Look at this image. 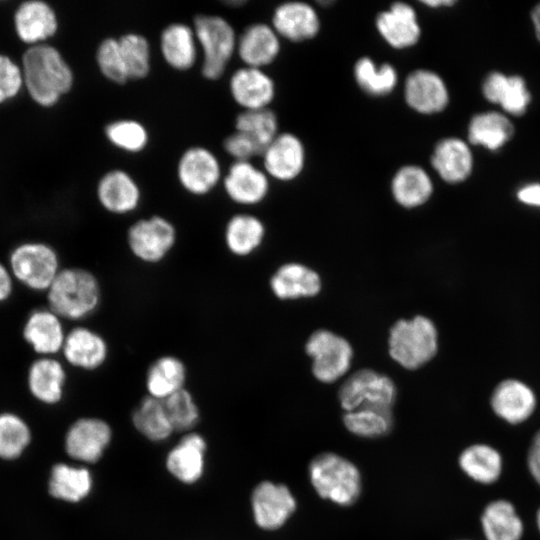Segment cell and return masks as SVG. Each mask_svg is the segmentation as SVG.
Instances as JSON below:
<instances>
[{
	"mask_svg": "<svg viewBox=\"0 0 540 540\" xmlns=\"http://www.w3.org/2000/svg\"><path fill=\"white\" fill-rule=\"evenodd\" d=\"M251 506L255 523L265 530L282 527L296 510V500L287 486L270 481L253 490Z\"/></svg>",
	"mask_w": 540,
	"mask_h": 540,
	"instance_id": "4fadbf2b",
	"label": "cell"
},
{
	"mask_svg": "<svg viewBox=\"0 0 540 540\" xmlns=\"http://www.w3.org/2000/svg\"><path fill=\"white\" fill-rule=\"evenodd\" d=\"M343 423L352 434L363 438H377L390 432L393 413L390 408L362 406L345 412Z\"/></svg>",
	"mask_w": 540,
	"mask_h": 540,
	"instance_id": "ab89813d",
	"label": "cell"
},
{
	"mask_svg": "<svg viewBox=\"0 0 540 540\" xmlns=\"http://www.w3.org/2000/svg\"><path fill=\"white\" fill-rule=\"evenodd\" d=\"M459 466L474 481L492 484L499 479L503 462L499 451L492 446L473 444L461 452Z\"/></svg>",
	"mask_w": 540,
	"mask_h": 540,
	"instance_id": "8d00e7d4",
	"label": "cell"
},
{
	"mask_svg": "<svg viewBox=\"0 0 540 540\" xmlns=\"http://www.w3.org/2000/svg\"><path fill=\"white\" fill-rule=\"evenodd\" d=\"M21 71L31 98L44 107L55 105L74 82L73 71L62 54L45 43L28 48Z\"/></svg>",
	"mask_w": 540,
	"mask_h": 540,
	"instance_id": "6da1fadb",
	"label": "cell"
},
{
	"mask_svg": "<svg viewBox=\"0 0 540 540\" xmlns=\"http://www.w3.org/2000/svg\"><path fill=\"white\" fill-rule=\"evenodd\" d=\"M511 118L502 111L488 110L474 114L467 126V141L472 146L496 152L514 137Z\"/></svg>",
	"mask_w": 540,
	"mask_h": 540,
	"instance_id": "4316f807",
	"label": "cell"
},
{
	"mask_svg": "<svg viewBox=\"0 0 540 540\" xmlns=\"http://www.w3.org/2000/svg\"><path fill=\"white\" fill-rule=\"evenodd\" d=\"M261 156L263 170L269 178L281 182H290L298 178L306 163L303 142L290 132L279 133Z\"/></svg>",
	"mask_w": 540,
	"mask_h": 540,
	"instance_id": "2e32d148",
	"label": "cell"
},
{
	"mask_svg": "<svg viewBox=\"0 0 540 540\" xmlns=\"http://www.w3.org/2000/svg\"><path fill=\"white\" fill-rule=\"evenodd\" d=\"M174 431H188L199 421V407L192 393L184 388L163 401Z\"/></svg>",
	"mask_w": 540,
	"mask_h": 540,
	"instance_id": "f6af8a7d",
	"label": "cell"
},
{
	"mask_svg": "<svg viewBox=\"0 0 540 540\" xmlns=\"http://www.w3.org/2000/svg\"><path fill=\"white\" fill-rule=\"evenodd\" d=\"M14 277L9 269L0 262V303L8 300L13 292Z\"/></svg>",
	"mask_w": 540,
	"mask_h": 540,
	"instance_id": "f907efd6",
	"label": "cell"
},
{
	"mask_svg": "<svg viewBox=\"0 0 540 540\" xmlns=\"http://www.w3.org/2000/svg\"><path fill=\"white\" fill-rule=\"evenodd\" d=\"M105 135L113 146L129 153L142 151L149 141L146 127L133 119H120L109 123L105 127Z\"/></svg>",
	"mask_w": 540,
	"mask_h": 540,
	"instance_id": "7bdbcfd3",
	"label": "cell"
},
{
	"mask_svg": "<svg viewBox=\"0 0 540 540\" xmlns=\"http://www.w3.org/2000/svg\"><path fill=\"white\" fill-rule=\"evenodd\" d=\"M223 147L235 161H250L255 156H261L254 142L236 130L225 138Z\"/></svg>",
	"mask_w": 540,
	"mask_h": 540,
	"instance_id": "c3c4849f",
	"label": "cell"
},
{
	"mask_svg": "<svg viewBox=\"0 0 540 540\" xmlns=\"http://www.w3.org/2000/svg\"><path fill=\"white\" fill-rule=\"evenodd\" d=\"M404 99L413 111L434 115L447 108L450 94L444 79L437 72L420 68L406 77Z\"/></svg>",
	"mask_w": 540,
	"mask_h": 540,
	"instance_id": "7c38bea8",
	"label": "cell"
},
{
	"mask_svg": "<svg viewBox=\"0 0 540 540\" xmlns=\"http://www.w3.org/2000/svg\"><path fill=\"white\" fill-rule=\"evenodd\" d=\"M390 189L396 203L401 207L413 209L429 201L434 192V183L423 167L408 164L395 172Z\"/></svg>",
	"mask_w": 540,
	"mask_h": 540,
	"instance_id": "d6a6232c",
	"label": "cell"
},
{
	"mask_svg": "<svg viewBox=\"0 0 540 540\" xmlns=\"http://www.w3.org/2000/svg\"><path fill=\"white\" fill-rule=\"evenodd\" d=\"M47 307L64 321L82 322L100 308L103 289L96 274L84 267H63L46 292Z\"/></svg>",
	"mask_w": 540,
	"mask_h": 540,
	"instance_id": "7a4b0ae2",
	"label": "cell"
},
{
	"mask_svg": "<svg viewBox=\"0 0 540 540\" xmlns=\"http://www.w3.org/2000/svg\"><path fill=\"white\" fill-rule=\"evenodd\" d=\"M527 465L530 474L540 486V451L529 449Z\"/></svg>",
	"mask_w": 540,
	"mask_h": 540,
	"instance_id": "816d5d0a",
	"label": "cell"
},
{
	"mask_svg": "<svg viewBox=\"0 0 540 540\" xmlns=\"http://www.w3.org/2000/svg\"><path fill=\"white\" fill-rule=\"evenodd\" d=\"M353 75L359 88L373 97L391 94L398 83V72L393 65L387 62L377 65L366 56L355 62Z\"/></svg>",
	"mask_w": 540,
	"mask_h": 540,
	"instance_id": "74e56055",
	"label": "cell"
},
{
	"mask_svg": "<svg viewBox=\"0 0 540 540\" xmlns=\"http://www.w3.org/2000/svg\"><path fill=\"white\" fill-rule=\"evenodd\" d=\"M280 40L271 24L253 23L238 36L236 54L244 66L263 69L277 59Z\"/></svg>",
	"mask_w": 540,
	"mask_h": 540,
	"instance_id": "cb8c5ba5",
	"label": "cell"
},
{
	"mask_svg": "<svg viewBox=\"0 0 540 540\" xmlns=\"http://www.w3.org/2000/svg\"><path fill=\"white\" fill-rule=\"evenodd\" d=\"M130 80L145 78L151 68V48L146 37L130 32L118 38Z\"/></svg>",
	"mask_w": 540,
	"mask_h": 540,
	"instance_id": "b9f144b4",
	"label": "cell"
},
{
	"mask_svg": "<svg viewBox=\"0 0 540 540\" xmlns=\"http://www.w3.org/2000/svg\"><path fill=\"white\" fill-rule=\"evenodd\" d=\"M491 406L497 416L510 424L527 420L536 406L533 391L518 380H504L494 389Z\"/></svg>",
	"mask_w": 540,
	"mask_h": 540,
	"instance_id": "f546056e",
	"label": "cell"
},
{
	"mask_svg": "<svg viewBox=\"0 0 540 540\" xmlns=\"http://www.w3.org/2000/svg\"><path fill=\"white\" fill-rule=\"evenodd\" d=\"M111 438L112 430L105 420L82 417L69 427L65 437V449L75 460L95 463L102 457Z\"/></svg>",
	"mask_w": 540,
	"mask_h": 540,
	"instance_id": "9a60e30c",
	"label": "cell"
},
{
	"mask_svg": "<svg viewBox=\"0 0 540 540\" xmlns=\"http://www.w3.org/2000/svg\"><path fill=\"white\" fill-rule=\"evenodd\" d=\"M198 42L193 26L171 23L160 35V52L173 69L186 71L192 68L198 56Z\"/></svg>",
	"mask_w": 540,
	"mask_h": 540,
	"instance_id": "1f68e13d",
	"label": "cell"
},
{
	"mask_svg": "<svg viewBox=\"0 0 540 540\" xmlns=\"http://www.w3.org/2000/svg\"><path fill=\"white\" fill-rule=\"evenodd\" d=\"M309 478L318 495L340 506H350L359 498L362 488L358 468L349 460L332 452L312 459Z\"/></svg>",
	"mask_w": 540,
	"mask_h": 540,
	"instance_id": "277c9868",
	"label": "cell"
},
{
	"mask_svg": "<svg viewBox=\"0 0 540 540\" xmlns=\"http://www.w3.org/2000/svg\"><path fill=\"white\" fill-rule=\"evenodd\" d=\"M66 364L57 357L43 356L29 366L27 384L33 397L47 405L59 403L67 384Z\"/></svg>",
	"mask_w": 540,
	"mask_h": 540,
	"instance_id": "d4e9b609",
	"label": "cell"
},
{
	"mask_svg": "<svg viewBox=\"0 0 540 540\" xmlns=\"http://www.w3.org/2000/svg\"><path fill=\"white\" fill-rule=\"evenodd\" d=\"M144 376L147 395L164 401L186 388L188 368L179 356L162 354L150 362Z\"/></svg>",
	"mask_w": 540,
	"mask_h": 540,
	"instance_id": "484cf974",
	"label": "cell"
},
{
	"mask_svg": "<svg viewBox=\"0 0 540 540\" xmlns=\"http://www.w3.org/2000/svg\"><path fill=\"white\" fill-rule=\"evenodd\" d=\"M92 487V475L85 467L58 463L51 470L48 488L54 498L77 503L90 494Z\"/></svg>",
	"mask_w": 540,
	"mask_h": 540,
	"instance_id": "d590c367",
	"label": "cell"
},
{
	"mask_svg": "<svg viewBox=\"0 0 540 540\" xmlns=\"http://www.w3.org/2000/svg\"><path fill=\"white\" fill-rule=\"evenodd\" d=\"M483 98L509 117L523 116L531 105L532 95L526 80L518 74L491 71L481 84Z\"/></svg>",
	"mask_w": 540,
	"mask_h": 540,
	"instance_id": "5bb4252c",
	"label": "cell"
},
{
	"mask_svg": "<svg viewBox=\"0 0 540 540\" xmlns=\"http://www.w3.org/2000/svg\"><path fill=\"white\" fill-rule=\"evenodd\" d=\"M229 91L243 110H256L269 108L276 94V86L263 69L243 66L231 75Z\"/></svg>",
	"mask_w": 540,
	"mask_h": 540,
	"instance_id": "7402d4cb",
	"label": "cell"
},
{
	"mask_svg": "<svg viewBox=\"0 0 540 540\" xmlns=\"http://www.w3.org/2000/svg\"><path fill=\"white\" fill-rule=\"evenodd\" d=\"M530 449L540 451V430H538L534 435Z\"/></svg>",
	"mask_w": 540,
	"mask_h": 540,
	"instance_id": "11a10c76",
	"label": "cell"
},
{
	"mask_svg": "<svg viewBox=\"0 0 540 540\" xmlns=\"http://www.w3.org/2000/svg\"><path fill=\"white\" fill-rule=\"evenodd\" d=\"M14 23L18 37L32 46L43 44L58 30V19L53 8L37 0L23 2L15 13Z\"/></svg>",
	"mask_w": 540,
	"mask_h": 540,
	"instance_id": "83f0119b",
	"label": "cell"
},
{
	"mask_svg": "<svg viewBox=\"0 0 540 540\" xmlns=\"http://www.w3.org/2000/svg\"><path fill=\"white\" fill-rule=\"evenodd\" d=\"M206 441L198 433H187L167 455L166 467L185 484L197 482L204 473Z\"/></svg>",
	"mask_w": 540,
	"mask_h": 540,
	"instance_id": "f1b7e54d",
	"label": "cell"
},
{
	"mask_svg": "<svg viewBox=\"0 0 540 540\" xmlns=\"http://www.w3.org/2000/svg\"><path fill=\"white\" fill-rule=\"evenodd\" d=\"M198 46L202 51V75L219 79L236 54L238 36L233 26L218 15H198L193 22Z\"/></svg>",
	"mask_w": 540,
	"mask_h": 540,
	"instance_id": "5b68a950",
	"label": "cell"
},
{
	"mask_svg": "<svg viewBox=\"0 0 540 540\" xmlns=\"http://www.w3.org/2000/svg\"><path fill=\"white\" fill-rule=\"evenodd\" d=\"M177 178L185 191L195 196H204L213 191L223 179L221 164L208 148L193 146L180 156Z\"/></svg>",
	"mask_w": 540,
	"mask_h": 540,
	"instance_id": "8fae6325",
	"label": "cell"
},
{
	"mask_svg": "<svg viewBox=\"0 0 540 540\" xmlns=\"http://www.w3.org/2000/svg\"><path fill=\"white\" fill-rule=\"evenodd\" d=\"M381 38L394 49H407L421 38V26L415 9L408 3L395 2L380 12L375 20Z\"/></svg>",
	"mask_w": 540,
	"mask_h": 540,
	"instance_id": "ffe728a7",
	"label": "cell"
},
{
	"mask_svg": "<svg viewBox=\"0 0 540 540\" xmlns=\"http://www.w3.org/2000/svg\"><path fill=\"white\" fill-rule=\"evenodd\" d=\"M421 3L431 9H438L441 7H452L453 5L456 4V1L455 0H425V1H421Z\"/></svg>",
	"mask_w": 540,
	"mask_h": 540,
	"instance_id": "db71d44e",
	"label": "cell"
},
{
	"mask_svg": "<svg viewBox=\"0 0 540 540\" xmlns=\"http://www.w3.org/2000/svg\"><path fill=\"white\" fill-rule=\"evenodd\" d=\"M134 427L147 439L163 441L174 432L162 400L146 395L132 413Z\"/></svg>",
	"mask_w": 540,
	"mask_h": 540,
	"instance_id": "f35d334b",
	"label": "cell"
},
{
	"mask_svg": "<svg viewBox=\"0 0 540 540\" xmlns=\"http://www.w3.org/2000/svg\"><path fill=\"white\" fill-rule=\"evenodd\" d=\"M530 19L535 37L540 43V2L531 9Z\"/></svg>",
	"mask_w": 540,
	"mask_h": 540,
	"instance_id": "f5cc1de1",
	"label": "cell"
},
{
	"mask_svg": "<svg viewBox=\"0 0 540 540\" xmlns=\"http://www.w3.org/2000/svg\"><path fill=\"white\" fill-rule=\"evenodd\" d=\"M270 288L281 300L316 296L322 288L319 274L300 263L281 265L270 278Z\"/></svg>",
	"mask_w": 540,
	"mask_h": 540,
	"instance_id": "4dcf8cb0",
	"label": "cell"
},
{
	"mask_svg": "<svg viewBox=\"0 0 540 540\" xmlns=\"http://www.w3.org/2000/svg\"><path fill=\"white\" fill-rule=\"evenodd\" d=\"M481 526L486 540H520L524 526L514 505L508 500L498 499L484 508Z\"/></svg>",
	"mask_w": 540,
	"mask_h": 540,
	"instance_id": "e575fe53",
	"label": "cell"
},
{
	"mask_svg": "<svg viewBox=\"0 0 540 540\" xmlns=\"http://www.w3.org/2000/svg\"><path fill=\"white\" fill-rule=\"evenodd\" d=\"M62 268L56 249L44 242L19 244L9 255L14 280L36 292L46 293Z\"/></svg>",
	"mask_w": 540,
	"mask_h": 540,
	"instance_id": "8992f818",
	"label": "cell"
},
{
	"mask_svg": "<svg viewBox=\"0 0 540 540\" xmlns=\"http://www.w3.org/2000/svg\"><path fill=\"white\" fill-rule=\"evenodd\" d=\"M66 334L64 320L49 307L32 311L22 330L24 340L39 357L60 354Z\"/></svg>",
	"mask_w": 540,
	"mask_h": 540,
	"instance_id": "d6986e66",
	"label": "cell"
},
{
	"mask_svg": "<svg viewBox=\"0 0 540 540\" xmlns=\"http://www.w3.org/2000/svg\"><path fill=\"white\" fill-rule=\"evenodd\" d=\"M265 232V226L258 217L249 213H237L226 222L223 240L231 255L247 257L262 245Z\"/></svg>",
	"mask_w": 540,
	"mask_h": 540,
	"instance_id": "836d02e7",
	"label": "cell"
},
{
	"mask_svg": "<svg viewBox=\"0 0 540 540\" xmlns=\"http://www.w3.org/2000/svg\"><path fill=\"white\" fill-rule=\"evenodd\" d=\"M271 26L280 38L290 42H303L317 36L321 22L317 10L312 5L292 1L275 8Z\"/></svg>",
	"mask_w": 540,
	"mask_h": 540,
	"instance_id": "603a6c76",
	"label": "cell"
},
{
	"mask_svg": "<svg viewBox=\"0 0 540 540\" xmlns=\"http://www.w3.org/2000/svg\"><path fill=\"white\" fill-rule=\"evenodd\" d=\"M235 130L249 137L262 155L279 134L278 119L270 108L243 110L236 117Z\"/></svg>",
	"mask_w": 540,
	"mask_h": 540,
	"instance_id": "60d3db41",
	"label": "cell"
},
{
	"mask_svg": "<svg viewBox=\"0 0 540 540\" xmlns=\"http://www.w3.org/2000/svg\"><path fill=\"white\" fill-rule=\"evenodd\" d=\"M30 441V430L21 417L13 413L0 414V457L14 459L21 455Z\"/></svg>",
	"mask_w": 540,
	"mask_h": 540,
	"instance_id": "ee69618b",
	"label": "cell"
},
{
	"mask_svg": "<svg viewBox=\"0 0 540 540\" xmlns=\"http://www.w3.org/2000/svg\"><path fill=\"white\" fill-rule=\"evenodd\" d=\"M269 176L251 161H234L223 176V188L228 198L242 206L261 203L270 189Z\"/></svg>",
	"mask_w": 540,
	"mask_h": 540,
	"instance_id": "e0dca14e",
	"label": "cell"
},
{
	"mask_svg": "<svg viewBox=\"0 0 540 540\" xmlns=\"http://www.w3.org/2000/svg\"><path fill=\"white\" fill-rule=\"evenodd\" d=\"M430 163L442 181L452 185L463 183L474 169L471 145L455 136L442 138L433 148Z\"/></svg>",
	"mask_w": 540,
	"mask_h": 540,
	"instance_id": "ac0fdd59",
	"label": "cell"
},
{
	"mask_svg": "<svg viewBox=\"0 0 540 540\" xmlns=\"http://www.w3.org/2000/svg\"><path fill=\"white\" fill-rule=\"evenodd\" d=\"M96 62L102 75L116 83L124 84L129 81L118 38H105L96 51Z\"/></svg>",
	"mask_w": 540,
	"mask_h": 540,
	"instance_id": "bcb514c9",
	"label": "cell"
},
{
	"mask_svg": "<svg viewBox=\"0 0 540 540\" xmlns=\"http://www.w3.org/2000/svg\"><path fill=\"white\" fill-rule=\"evenodd\" d=\"M96 195L104 210L120 216L135 212L142 199L138 183L122 169L106 172L97 184Z\"/></svg>",
	"mask_w": 540,
	"mask_h": 540,
	"instance_id": "44dd1931",
	"label": "cell"
},
{
	"mask_svg": "<svg viewBox=\"0 0 540 540\" xmlns=\"http://www.w3.org/2000/svg\"><path fill=\"white\" fill-rule=\"evenodd\" d=\"M177 241L175 225L161 215L138 219L126 232L128 251L137 261L146 265L164 262L174 250Z\"/></svg>",
	"mask_w": 540,
	"mask_h": 540,
	"instance_id": "52a82bcc",
	"label": "cell"
},
{
	"mask_svg": "<svg viewBox=\"0 0 540 540\" xmlns=\"http://www.w3.org/2000/svg\"><path fill=\"white\" fill-rule=\"evenodd\" d=\"M536 523H537L538 530L540 532V507L536 513Z\"/></svg>",
	"mask_w": 540,
	"mask_h": 540,
	"instance_id": "9f6ffc18",
	"label": "cell"
},
{
	"mask_svg": "<svg viewBox=\"0 0 540 540\" xmlns=\"http://www.w3.org/2000/svg\"><path fill=\"white\" fill-rule=\"evenodd\" d=\"M22 85L21 68L9 57L0 55V103L15 97Z\"/></svg>",
	"mask_w": 540,
	"mask_h": 540,
	"instance_id": "7dc6e473",
	"label": "cell"
},
{
	"mask_svg": "<svg viewBox=\"0 0 540 540\" xmlns=\"http://www.w3.org/2000/svg\"><path fill=\"white\" fill-rule=\"evenodd\" d=\"M519 202L540 208V182H530L522 185L516 191Z\"/></svg>",
	"mask_w": 540,
	"mask_h": 540,
	"instance_id": "681fc988",
	"label": "cell"
},
{
	"mask_svg": "<svg viewBox=\"0 0 540 540\" xmlns=\"http://www.w3.org/2000/svg\"><path fill=\"white\" fill-rule=\"evenodd\" d=\"M305 351L312 358V373L322 383H333L344 376L352 362L353 348L344 337L326 329L313 332Z\"/></svg>",
	"mask_w": 540,
	"mask_h": 540,
	"instance_id": "ba28073f",
	"label": "cell"
},
{
	"mask_svg": "<svg viewBox=\"0 0 540 540\" xmlns=\"http://www.w3.org/2000/svg\"><path fill=\"white\" fill-rule=\"evenodd\" d=\"M396 396L394 381L389 376L369 368L351 374L339 390V401L346 412L362 406L392 409Z\"/></svg>",
	"mask_w": 540,
	"mask_h": 540,
	"instance_id": "9c48e42d",
	"label": "cell"
},
{
	"mask_svg": "<svg viewBox=\"0 0 540 540\" xmlns=\"http://www.w3.org/2000/svg\"><path fill=\"white\" fill-rule=\"evenodd\" d=\"M60 354L66 365L83 372H95L106 365L110 345L98 330L79 323L67 331Z\"/></svg>",
	"mask_w": 540,
	"mask_h": 540,
	"instance_id": "30bf717a",
	"label": "cell"
},
{
	"mask_svg": "<svg viewBox=\"0 0 540 540\" xmlns=\"http://www.w3.org/2000/svg\"><path fill=\"white\" fill-rule=\"evenodd\" d=\"M437 349L436 326L423 315L400 319L389 330V355L405 369L422 367L436 355Z\"/></svg>",
	"mask_w": 540,
	"mask_h": 540,
	"instance_id": "3957f363",
	"label": "cell"
}]
</instances>
